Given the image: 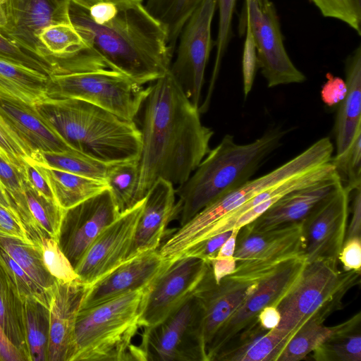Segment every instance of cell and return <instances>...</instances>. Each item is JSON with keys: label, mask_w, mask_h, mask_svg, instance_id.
Instances as JSON below:
<instances>
[{"label": "cell", "mask_w": 361, "mask_h": 361, "mask_svg": "<svg viewBox=\"0 0 361 361\" xmlns=\"http://www.w3.org/2000/svg\"><path fill=\"white\" fill-rule=\"evenodd\" d=\"M144 104L136 202L159 178L185 183L210 151L214 135L169 71L149 86Z\"/></svg>", "instance_id": "obj_1"}, {"label": "cell", "mask_w": 361, "mask_h": 361, "mask_svg": "<svg viewBox=\"0 0 361 361\" xmlns=\"http://www.w3.org/2000/svg\"><path fill=\"white\" fill-rule=\"evenodd\" d=\"M71 24L111 70L140 85L164 75L173 54L163 26L140 2L69 4Z\"/></svg>", "instance_id": "obj_2"}, {"label": "cell", "mask_w": 361, "mask_h": 361, "mask_svg": "<svg viewBox=\"0 0 361 361\" xmlns=\"http://www.w3.org/2000/svg\"><path fill=\"white\" fill-rule=\"evenodd\" d=\"M285 133L272 128L247 144H237L233 135H224L176 190L180 226L217 198L250 180L280 146Z\"/></svg>", "instance_id": "obj_3"}, {"label": "cell", "mask_w": 361, "mask_h": 361, "mask_svg": "<svg viewBox=\"0 0 361 361\" xmlns=\"http://www.w3.org/2000/svg\"><path fill=\"white\" fill-rule=\"evenodd\" d=\"M36 108L77 151L107 164L138 159L141 133L134 121L79 99H48Z\"/></svg>", "instance_id": "obj_4"}, {"label": "cell", "mask_w": 361, "mask_h": 361, "mask_svg": "<svg viewBox=\"0 0 361 361\" xmlns=\"http://www.w3.org/2000/svg\"><path fill=\"white\" fill-rule=\"evenodd\" d=\"M146 288L80 310L72 361L133 360L132 341L140 327Z\"/></svg>", "instance_id": "obj_5"}, {"label": "cell", "mask_w": 361, "mask_h": 361, "mask_svg": "<svg viewBox=\"0 0 361 361\" xmlns=\"http://www.w3.org/2000/svg\"><path fill=\"white\" fill-rule=\"evenodd\" d=\"M334 145L323 137L303 152L271 171L217 198L175 231L160 247L159 252L166 260H173L194 243L225 216L252 197L292 177L304 173L331 161Z\"/></svg>", "instance_id": "obj_6"}, {"label": "cell", "mask_w": 361, "mask_h": 361, "mask_svg": "<svg viewBox=\"0 0 361 361\" xmlns=\"http://www.w3.org/2000/svg\"><path fill=\"white\" fill-rule=\"evenodd\" d=\"M361 272L340 271L338 262H306L300 276L274 305L280 314L274 329L289 339L305 322L324 323L343 307V298L360 283Z\"/></svg>", "instance_id": "obj_7"}, {"label": "cell", "mask_w": 361, "mask_h": 361, "mask_svg": "<svg viewBox=\"0 0 361 361\" xmlns=\"http://www.w3.org/2000/svg\"><path fill=\"white\" fill-rule=\"evenodd\" d=\"M47 99H73L134 121L149 92L124 74L109 68L68 74H49Z\"/></svg>", "instance_id": "obj_8"}, {"label": "cell", "mask_w": 361, "mask_h": 361, "mask_svg": "<svg viewBox=\"0 0 361 361\" xmlns=\"http://www.w3.org/2000/svg\"><path fill=\"white\" fill-rule=\"evenodd\" d=\"M203 322V307L194 295L160 322L144 328L133 360L208 361Z\"/></svg>", "instance_id": "obj_9"}, {"label": "cell", "mask_w": 361, "mask_h": 361, "mask_svg": "<svg viewBox=\"0 0 361 361\" xmlns=\"http://www.w3.org/2000/svg\"><path fill=\"white\" fill-rule=\"evenodd\" d=\"M302 221L255 231L247 225L238 230L233 258L235 269L228 276L255 283L283 262L304 255Z\"/></svg>", "instance_id": "obj_10"}, {"label": "cell", "mask_w": 361, "mask_h": 361, "mask_svg": "<svg viewBox=\"0 0 361 361\" xmlns=\"http://www.w3.org/2000/svg\"><path fill=\"white\" fill-rule=\"evenodd\" d=\"M250 25L257 50V66L269 87L300 83L306 80L290 60L283 44L279 18L270 0H245L239 29Z\"/></svg>", "instance_id": "obj_11"}, {"label": "cell", "mask_w": 361, "mask_h": 361, "mask_svg": "<svg viewBox=\"0 0 361 361\" xmlns=\"http://www.w3.org/2000/svg\"><path fill=\"white\" fill-rule=\"evenodd\" d=\"M217 0H202L185 23L177 56L169 71L181 89L200 107L204 73L212 47V23Z\"/></svg>", "instance_id": "obj_12"}, {"label": "cell", "mask_w": 361, "mask_h": 361, "mask_svg": "<svg viewBox=\"0 0 361 361\" xmlns=\"http://www.w3.org/2000/svg\"><path fill=\"white\" fill-rule=\"evenodd\" d=\"M209 265V262L193 256L171 260L146 288L140 327L160 322L194 295Z\"/></svg>", "instance_id": "obj_13"}, {"label": "cell", "mask_w": 361, "mask_h": 361, "mask_svg": "<svg viewBox=\"0 0 361 361\" xmlns=\"http://www.w3.org/2000/svg\"><path fill=\"white\" fill-rule=\"evenodd\" d=\"M71 0H0V32L23 50L49 63L38 35L51 25L71 23Z\"/></svg>", "instance_id": "obj_14"}, {"label": "cell", "mask_w": 361, "mask_h": 361, "mask_svg": "<svg viewBox=\"0 0 361 361\" xmlns=\"http://www.w3.org/2000/svg\"><path fill=\"white\" fill-rule=\"evenodd\" d=\"M306 259L304 255L287 259L260 279L243 302L216 333L207 348V360L229 339L257 318L268 305H275L300 276Z\"/></svg>", "instance_id": "obj_15"}, {"label": "cell", "mask_w": 361, "mask_h": 361, "mask_svg": "<svg viewBox=\"0 0 361 361\" xmlns=\"http://www.w3.org/2000/svg\"><path fill=\"white\" fill-rule=\"evenodd\" d=\"M350 192L341 183L302 221L306 262H338L348 228Z\"/></svg>", "instance_id": "obj_16"}, {"label": "cell", "mask_w": 361, "mask_h": 361, "mask_svg": "<svg viewBox=\"0 0 361 361\" xmlns=\"http://www.w3.org/2000/svg\"><path fill=\"white\" fill-rule=\"evenodd\" d=\"M120 215L109 188L64 210L57 242L74 269L100 233Z\"/></svg>", "instance_id": "obj_17"}, {"label": "cell", "mask_w": 361, "mask_h": 361, "mask_svg": "<svg viewBox=\"0 0 361 361\" xmlns=\"http://www.w3.org/2000/svg\"><path fill=\"white\" fill-rule=\"evenodd\" d=\"M145 198L104 229L75 268L78 279L92 285L126 260Z\"/></svg>", "instance_id": "obj_18"}, {"label": "cell", "mask_w": 361, "mask_h": 361, "mask_svg": "<svg viewBox=\"0 0 361 361\" xmlns=\"http://www.w3.org/2000/svg\"><path fill=\"white\" fill-rule=\"evenodd\" d=\"M170 262L161 257L159 249L143 252L126 260L90 286L80 310L147 287Z\"/></svg>", "instance_id": "obj_19"}, {"label": "cell", "mask_w": 361, "mask_h": 361, "mask_svg": "<svg viewBox=\"0 0 361 361\" xmlns=\"http://www.w3.org/2000/svg\"><path fill=\"white\" fill-rule=\"evenodd\" d=\"M90 286L79 279L69 282L56 279L51 288L47 361H72L76 318Z\"/></svg>", "instance_id": "obj_20"}, {"label": "cell", "mask_w": 361, "mask_h": 361, "mask_svg": "<svg viewBox=\"0 0 361 361\" xmlns=\"http://www.w3.org/2000/svg\"><path fill=\"white\" fill-rule=\"evenodd\" d=\"M176 217L178 208L174 185L159 178L145 197L126 260L143 252L159 249L168 224Z\"/></svg>", "instance_id": "obj_21"}, {"label": "cell", "mask_w": 361, "mask_h": 361, "mask_svg": "<svg viewBox=\"0 0 361 361\" xmlns=\"http://www.w3.org/2000/svg\"><path fill=\"white\" fill-rule=\"evenodd\" d=\"M257 282L226 276L216 283L210 264L195 293L204 311L203 334L206 352L216 333L240 306Z\"/></svg>", "instance_id": "obj_22"}, {"label": "cell", "mask_w": 361, "mask_h": 361, "mask_svg": "<svg viewBox=\"0 0 361 361\" xmlns=\"http://www.w3.org/2000/svg\"><path fill=\"white\" fill-rule=\"evenodd\" d=\"M342 183L338 173L316 183L293 190L278 200L247 226L255 231L302 221L312 209Z\"/></svg>", "instance_id": "obj_23"}, {"label": "cell", "mask_w": 361, "mask_h": 361, "mask_svg": "<svg viewBox=\"0 0 361 361\" xmlns=\"http://www.w3.org/2000/svg\"><path fill=\"white\" fill-rule=\"evenodd\" d=\"M347 94L340 103L335 126L336 151L331 161L336 170L341 166L358 135L361 134V46L345 62Z\"/></svg>", "instance_id": "obj_24"}, {"label": "cell", "mask_w": 361, "mask_h": 361, "mask_svg": "<svg viewBox=\"0 0 361 361\" xmlns=\"http://www.w3.org/2000/svg\"><path fill=\"white\" fill-rule=\"evenodd\" d=\"M0 114L36 151L76 150L40 114L36 106L0 97Z\"/></svg>", "instance_id": "obj_25"}, {"label": "cell", "mask_w": 361, "mask_h": 361, "mask_svg": "<svg viewBox=\"0 0 361 361\" xmlns=\"http://www.w3.org/2000/svg\"><path fill=\"white\" fill-rule=\"evenodd\" d=\"M290 339L264 328L257 317L229 339L211 361H277Z\"/></svg>", "instance_id": "obj_26"}, {"label": "cell", "mask_w": 361, "mask_h": 361, "mask_svg": "<svg viewBox=\"0 0 361 361\" xmlns=\"http://www.w3.org/2000/svg\"><path fill=\"white\" fill-rule=\"evenodd\" d=\"M23 195L12 206L23 222L31 241L41 246L42 238L57 240L64 209L32 188L23 177Z\"/></svg>", "instance_id": "obj_27"}, {"label": "cell", "mask_w": 361, "mask_h": 361, "mask_svg": "<svg viewBox=\"0 0 361 361\" xmlns=\"http://www.w3.org/2000/svg\"><path fill=\"white\" fill-rule=\"evenodd\" d=\"M47 73L0 56V97L36 106L47 101Z\"/></svg>", "instance_id": "obj_28"}, {"label": "cell", "mask_w": 361, "mask_h": 361, "mask_svg": "<svg viewBox=\"0 0 361 361\" xmlns=\"http://www.w3.org/2000/svg\"><path fill=\"white\" fill-rule=\"evenodd\" d=\"M40 166L55 202L64 210L108 188L104 180Z\"/></svg>", "instance_id": "obj_29"}, {"label": "cell", "mask_w": 361, "mask_h": 361, "mask_svg": "<svg viewBox=\"0 0 361 361\" xmlns=\"http://www.w3.org/2000/svg\"><path fill=\"white\" fill-rule=\"evenodd\" d=\"M361 312L333 326L308 321L302 324L286 343L277 361H299L306 358L314 349L333 335L360 326Z\"/></svg>", "instance_id": "obj_30"}, {"label": "cell", "mask_w": 361, "mask_h": 361, "mask_svg": "<svg viewBox=\"0 0 361 361\" xmlns=\"http://www.w3.org/2000/svg\"><path fill=\"white\" fill-rule=\"evenodd\" d=\"M0 326L9 341L30 361L25 338L23 301L0 264Z\"/></svg>", "instance_id": "obj_31"}, {"label": "cell", "mask_w": 361, "mask_h": 361, "mask_svg": "<svg viewBox=\"0 0 361 361\" xmlns=\"http://www.w3.org/2000/svg\"><path fill=\"white\" fill-rule=\"evenodd\" d=\"M23 301L30 361H47L49 309L32 298H26Z\"/></svg>", "instance_id": "obj_32"}, {"label": "cell", "mask_w": 361, "mask_h": 361, "mask_svg": "<svg viewBox=\"0 0 361 361\" xmlns=\"http://www.w3.org/2000/svg\"><path fill=\"white\" fill-rule=\"evenodd\" d=\"M35 163L76 175L105 181L110 164L104 163L77 150L37 151ZM106 182V181H105Z\"/></svg>", "instance_id": "obj_33"}, {"label": "cell", "mask_w": 361, "mask_h": 361, "mask_svg": "<svg viewBox=\"0 0 361 361\" xmlns=\"http://www.w3.org/2000/svg\"><path fill=\"white\" fill-rule=\"evenodd\" d=\"M202 0H147L146 10L163 26L174 51L178 37Z\"/></svg>", "instance_id": "obj_34"}, {"label": "cell", "mask_w": 361, "mask_h": 361, "mask_svg": "<svg viewBox=\"0 0 361 361\" xmlns=\"http://www.w3.org/2000/svg\"><path fill=\"white\" fill-rule=\"evenodd\" d=\"M0 246L35 283L49 293L56 279L44 265L41 246L5 237H0Z\"/></svg>", "instance_id": "obj_35"}, {"label": "cell", "mask_w": 361, "mask_h": 361, "mask_svg": "<svg viewBox=\"0 0 361 361\" xmlns=\"http://www.w3.org/2000/svg\"><path fill=\"white\" fill-rule=\"evenodd\" d=\"M137 180V159L109 164L105 181L121 214L131 209L137 203L135 201Z\"/></svg>", "instance_id": "obj_36"}, {"label": "cell", "mask_w": 361, "mask_h": 361, "mask_svg": "<svg viewBox=\"0 0 361 361\" xmlns=\"http://www.w3.org/2000/svg\"><path fill=\"white\" fill-rule=\"evenodd\" d=\"M311 353L316 361H361L360 326L333 335Z\"/></svg>", "instance_id": "obj_37"}, {"label": "cell", "mask_w": 361, "mask_h": 361, "mask_svg": "<svg viewBox=\"0 0 361 361\" xmlns=\"http://www.w3.org/2000/svg\"><path fill=\"white\" fill-rule=\"evenodd\" d=\"M38 39L50 56L66 57L90 47L71 23H57L44 28Z\"/></svg>", "instance_id": "obj_38"}, {"label": "cell", "mask_w": 361, "mask_h": 361, "mask_svg": "<svg viewBox=\"0 0 361 361\" xmlns=\"http://www.w3.org/2000/svg\"><path fill=\"white\" fill-rule=\"evenodd\" d=\"M236 1L217 0L219 29L216 42V57L207 94L202 104L204 108L209 107L214 87L220 71L221 61L231 38L232 21Z\"/></svg>", "instance_id": "obj_39"}, {"label": "cell", "mask_w": 361, "mask_h": 361, "mask_svg": "<svg viewBox=\"0 0 361 361\" xmlns=\"http://www.w3.org/2000/svg\"><path fill=\"white\" fill-rule=\"evenodd\" d=\"M0 151L21 173L25 161H35V150L0 114Z\"/></svg>", "instance_id": "obj_40"}, {"label": "cell", "mask_w": 361, "mask_h": 361, "mask_svg": "<svg viewBox=\"0 0 361 361\" xmlns=\"http://www.w3.org/2000/svg\"><path fill=\"white\" fill-rule=\"evenodd\" d=\"M0 264L16 286L23 300L32 298L49 307V293L35 283L1 246Z\"/></svg>", "instance_id": "obj_41"}, {"label": "cell", "mask_w": 361, "mask_h": 361, "mask_svg": "<svg viewBox=\"0 0 361 361\" xmlns=\"http://www.w3.org/2000/svg\"><path fill=\"white\" fill-rule=\"evenodd\" d=\"M41 245L44 265L53 277L64 282L78 279L74 267L60 249L56 239L43 238Z\"/></svg>", "instance_id": "obj_42"}, {"label": "cell", "mask_w": 361, "mask_h": 361, "mask_svg": "<svg viewBox=\"0 0 361 361\" xmlns=\"http://www.w3.org/2000/svg\"><path fill=\"white\" fill-rule=\"evenodd\" d=\"M324 17L339 20L361 34V8L355 0H310Z\"/></svg>", "instance_id": "obj_43"}, {"label": "cell", "mask_w": 361, "mask_h": 361, "mask_svg": "<svg viewBox=\"0 0 361 361\" xmlns=\"http://www.w3.org/2000/svg\"><path fill=\"white\" fill-rule=\"evenodd\" d=\"M343 186L350 192L361 187V134L351 145L340 168L336 169Z\"/></svg>", "instance_id": "obj_44"}, {"label": "cell", "mask_w": 361, "mask_h": 361, "mask_svg": "<svg viewBox=\"0 0 361 361\" xmlns=\"http://www.w3.org/2000/svg\"><path fill=\"white\" fill-rule=\"evenodd\" d=\"M240 35H245V42L242 58V74L244 98L246 99L252 90L257 66V50L254 37L248 23H245L239 29Z\"/></svg>", "instance_id": "obj_45"}, {"label": "cell", "mask_w": 361, "mask_h": 361, "mask_svg": "<svg viewBox=\"0 0 361 361\" xmlns=\"http://www.w3.org/2000/svg\"><path fill=\"white\" fill-rule=\"evenodd\" d=\"M0 56L49 75V63L18 47L0 32Z\"/></svg>", "instance_id": "obj_46"}, {"label": "cell", "mask_w": 361, "mask_h": 361, "mask_svg": "<svg viewBox=\"0 0 361 361\" xmlns=\"http://www.w3.org/2000/svg\"><path fill=\"white\" fill-rule=\"evenodd\" d=\"M232 231L233 229L228 230L202 239L185 250L180 257L193 256L209 262L216 257L220 248L230 237Z\"/></svg>", "instance_id": "obj_47"}, {"label": "cell", "mask_w": 361, "mask_h": 361, "mask_svg": "<svg viewBox=\"0 0 361 361\" xmlns=\"http://www.w3.org/2000/svg\"><path fill=\"white\" fill-rule=\"evenodd\" d=\"M0 237L15 238L25 243L34 244L30 239L27 231L16 210L1 203Z\"/></svg>", "instance_id": "obj_48"}, {"label": "cell", "mask_w": 361, "mask_h": 361, "mask_svg": "<svg viewBox=\"0 0 361 361\" xmlns=\"http://www.w3.org/2000/svg\"><path fill=\"white\" fill-rule=\"evenodd\" d=\"M0 183L8 194L11 202L23 195V175L1 151Z\"/></svg>", "instance_id": "obj_49"}, {"label": "cell", "mask_w": 361, "mask_h": 361, "mask_svg": "<svg viewBox=\"0 0 361 361\" xmlns=\"http://www.w3.org/2000/svg\"><path fill=\"white\" fill-rule=\"evenodd\" d=\"M326 81L321 90L322 102L328 106L332 107L340 104L345 98L348 87L344 80L330 73L326 75Z\"/></svg>", "instance_id": "obj_50"}, {"label": "cell", "mask_w": 361, "mask_h": 361, "mask_svg": "<svg viewBox=\"0 0 361 361\" xmlns=\"http://www.w3.org/2000/svg\"><path fill=\"white\" fill-rule=\"evenodd\" d=\"M22 175L23 178L36 191L47 198L54 200L40 165L35 161H25Z\"/></svg>", "instance_id": "obj_51"}, {"label": "cell", "mask_w": 361, "mask_h": 361, "mask_svg": "<svg viewBox=\"0 0 361 361\" xmlns=\"http://www.w3.org/2000/svg\"><path fill=\"white\" fill-rule=\"evenodd\" d=\"M345 271L361 272V238L345 240L338 255Z\"/></svg>", "instance_id": "obj_52"}, {"label": "cell", "mask_w": 361, "mask_h": 361, "mask_svg": "<svg viewBox=\"0 0 361 361\" xmlns=\"http://www.w3.org/2000/svg\"><path fill=\"white\" fill-rule=\"evenodd\" d=\"M353 193L351 204V219L346 230L345 240L351 238H361V187L351 192Z\"/></svg>", "instance_id": "obj_53"}, {"label": "cell", "mask_w": 361, "mask_h": 361, "mask_svg": "<svg viewBox=\"0 0 361 361\" xmlns=\"http://www.w3.org/2000/svg\"><path fill=\"white\" fill-rule=\"evenodd\" d=\"M209 262L216 283L233 273L236 266L233 257H216Z\"/></svg>", "instance_id": "obj_54"}, {"label": "cell", "mask_w": 361, "mask_h": 361, "mask_svg": "<svg viewBox=\"0 0 361 361\" xmlns=\"http://www.w3.org/2000/svg\"><path fill=\"white\" fill-rule=\"evenodd\" d=\"M0 361H26L23 354L7 338L1 326Z\"/></svg>", "instance_id": "obj_55"}, {"label": "cell", "mask_w": 361, "mask_h": 361, "mask_svg": "<svg viewBox=\"0 0 361 361\" xmlns=\"http://www.w3.org/2000/svg\"><path fill=\"white\" fill-rule=\"evenodd\" d=\"M260 324L267 329H275L280 322V314L274 305H268L263 308L257 315Z\"/></svg>", "instance_id": "obj_56"}, {"label": "cell", "mask_w": 361, "mask_h": 361, "mask_svg": "<svg viewBox=\"0 0 361 361\" xmlns=\"http://www.w3.org/2000/svg\"><path fill=\"white\" fill-rule=\"evenodd\" d=\"M238 230V228H233L231 235L223 244L216 257H233Z\"/></svg>", "instance_id": "obj_57"}, {"label": "cell", "mask_w": 361, "mask_h": 361, "mask_svg": "<svg viewBox=\"0 0 361 361\" xmlns=\"http://www.w3.org/2000/svg\"><path fill=\"white\" fill-rule=\"evenodd\" d=\"M80 4L85 6H90L98 2H113V3H132V2H140L142 0H73Z\"/></svg>", "instance_id": "obj_58"}, {"label": "cell", "mask_w": 361, "mask_h": 361, "mask_svg": "<svg viewBox=\"0 0 361 361\" xmlns=\"http://www.w3.org/2000/svg\"><path fill=\"white\" fill-rule=\"evenodd\" d=\"M0 203L3 205L13 209L11 201L10 199V197L8 194L7 193L5 188L3 187V185L0 183Z\"/></svg>", "instance_id": "obj_59"}, {"label": "cell", "mask_w": 361, "mask_h": 361, "mask_svg": "<svg viewBox=\"0 0 361 361\" xmlns=\"http://www.w3.org/2000/svg\"><path fill=\"white\" fill-rule=\"evenodd\" d=\"M357 6L361 8V0H355Z\"/></svg>", "instance_id": "obj_60"}]
</instances>
